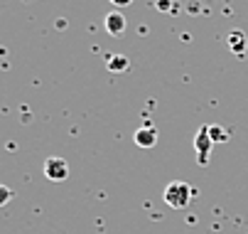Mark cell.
Listing matches in <instances>:
<instances>
[{
	"instance_id": "cell-7",
	"label": "cell",
	"mask_w": 248,
	"mask_h": 234,
	"mask_svg": "<svg viewBox=\"0 0 248 234\" xmlns=\"http://www.w3.org/2000/svg\"><path fill=\"white\" fill-rule=\"evenodd\" d=\"M106 64H108L111 72H128V67H130L125 54H111L108 59H106Z\"/></svg>"
},
{
	"instance_id": "cell-10",
	"label": "cell",
	"mask_w": 248,
	"mask_h": 234,
	"mask_svg": "<svg viewBox=\"0 0 248 234\" xmlns=\"http://www.w3.org/2000/svg\"><path fill=\"white\" fill-rule=\"evenodd\" d=\"M111 3L116 5V8H125V5H130L133 0H111Z\"/></svg>"
},
{
	"instance_id": "cell-2",
	"label": "cell",
	"mask_w": 248,
	"mask_h": 234,
	"mask_svg": "<svg viewBox=\"0 0 248 234\" xmlns=\"http://www.w3.org/2000/svg\"><path fill=\"white\" fill-rule=\"evenodd\" d=\"M45 178L52 183H64L69 178V163L64 158H47L45 160Z\"/></svg>"
},
{
	"instance_id": "cell-8",
	"label": "cell",
	"mask_w": 248,
	"mask_h": 234,
	"mask_svg": "<svg viewBox=\"0 0 248 234\" xmlns=\"http://www.w3.org/2000/svg\"><path fill=\"white\" fill-rule=\"evenodd\" d=\"M206 128H209V136H211V141H214V146H217V143H226V141H229V133H226L221 126L209 123Z\"/></svg>"
},
{
	"instance_id": "cell-1",
	"label": "cell",
	"mask_w": 248,
	"mask_h": 234,
	"mask_svg": "<svg viewBox=\"0 0 248 234\" xmlns=\"http://www.w3.org/2000/svg\"><path fill=\"white\" fill-rule=\"evenodd\" d=\"M192 195H194V190L189 187V183L172 180V183L165 187V202H167L172 210H185V207H189V202H192Z\"/></svg>"
},
{
	"instance_id": "cell-4",
	"label": "cell",
	"mask_w": 248,
	"mask_h": 234,
	"mask_svg": "<svg viewBox=\"0 0 248 234\" xmlns=\"http://www.w3.org/2000/svg\"><path fill=\"white\" fill-rule=\"evenodd\" d=\"M133 141H135V146H140V148H153L155 143H157V128L155 126H140L138 131H135V136H133Z\"/></svg>"
},
{
	"instance_id": "cell-9",
	"label": "cell",
	"mask_w": 248,
	"mask_h": 234,
	"mask_svg": "<svg viewBox=\"0 0 248 234\" xmlns=\"http://www.w3.org/2000/svg\"><path fill=\"white\" fill-rule=\"evenodd\" d=\"M10 200H13V190L8 185H0V207H5Z\"/></svg>"
},
{
	"instance_id": "cell-11",
	"label": "cell",
	"mask_w": 248,
	"mask_h": 234,
	"mask_svg": "<svg viewBox=\"0 0 248 234\" xmlns=\"http://www.w3.org/2000/svg\"><path fill=\"white\" fill-rule=\"evenodd\" d=\"M170 0H160V3H157V10H170Z\"/></svg>"
},
{
	"instance_id": "cell-6",
	"label": "cell",
	"mask_w": 248,
	"mask_h": 234,
	"mask_svg": "<svg viewBox=\"0 0 248 234\" xmlns=\"http://www.w3.org/2000/svg\"><path fill=\"white\" fill-rule=\"evenodd\" d=\"M246 47H248V40H246V35H243L241 30H233L231 35H229V50H231L233 54L243 57V54H246Z\"/></svg>"
},
{
	"instance_id": "cell-5",
	"label": "cell",
	"mask_w": 248,
	"mask_h": 234,
	"mask_svg": "<svg viewBox=\"0 0 248 234\" xmlns=\"http://www.w3.org/2000/svg\"><path fill=\"white\" fill-rule=\"evenodd\" d=\"M103 25H106V30H108V35H113V37H118V35H123V32H125V17H123L121 10L108 13V15H106V20H103Z\"/></svg>"
},
{
	"instance_id": "cell-3",
	"label": "cell",
	"mask_w": 248,
	"mask_h": 234,
	"mask_svg": "<svg viewBox=\"0 0 248 234\" xmlns=\"http://www.w3.org/2000/svg\"><path fill=\"white\" fill-rule=\"evenodd\" d=\"M211 148H214V141H211V136H209V128L202 126L199 133L194 136V150H197V160H199V165H206V163H209V153H211Z\"/></svg>"
}]
</instances>
